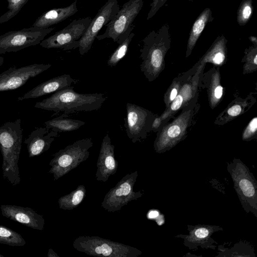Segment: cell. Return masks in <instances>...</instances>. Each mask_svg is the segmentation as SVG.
I'll use <instances>...</instances> for the list:
<instances>
[{
  "label": "cell",
  "mask_w": 257,
  "mask_h": 257,
  "mask_svg": "<svg viewBox=\"0 0 257 257\" xmlns=\"http://www.w3.org/2000/svg\"><path fill=\"white\" fill-rule=\"evenodd\" d=\"M106 99L102 93H79L74 86L60 89L37 102L34 107L55 112L64 113L78 111H90L99 109Z\"/></svg>",
  "instance_id": "6da1fadb"
},
{
  "label": "cell",
  "mask_w": 257,
  "mask_h": 257,
  "mask_svg": "<svg viewBox=\"0 0 257 257\" xmlns=\"http://www.w3.org/2000/svg\"><path fill=\"white\" fill-rule=\"evenodd\" d=\"M257 129V118H252L245 128L243 135L242 139L244 141H248L255 135Z\"/></svg>",
  "instance_id": "1f68e13d"
},
{
  "label": "cell",
  "mask_w": 257,
  "mask_h": 257,
  "mask_svg": "<svg viewBox=\"0 0 257 257\" xmlns=\"http://www.w3.org/2000/svg\"><path fill=\"white\" fill-rule=\"evenodd\" d=\"M159 215V212L157 210H151L150 212L148 213V217L150 219H153L156 216L157 217Z\"/></svg>",
  "instance_id": "d590c367"
},
{
  "label": "cell",
  "mask_w": 257,
  "mask_h": 257,
  "mask_svg": "<svg viewBox=\"0 0 257 257\" xmlns=\"http://www.w3.org/2000/svg\"><path fill=\"white\" fill-rule=\"evenodd\" d=\"M183 110L173 121L162 127L154 142L155 151L157 153H163L175 147L185 138L187 128L193 116L194 103Z\"/></svg>",
  "instance_id": "ba28073f"
},
{
  "label": "cell",
  "mask_w": 257,
  "mask_h": 257,
  "mask_svg": "<svg viewBox=\"0 0 257 257\" xmlns=\"http://www.w3.org/2000/svg\"><path fill=\"white\" fill-rule=\"evenodd\" d=\"M227 164V171L243 209L257 218V181L254 175L239 159L235 158Z\"/></svg>",
  "instance_id": "277c9868"
},
{
  "label": "cell",
  "mask_w": 257,
  "mask_h": 257,
  "mask_svg": "<svg viewBox=\"0 0 257 257\" xmlns=\"http://www.w3.org/2000/svg\"><path fill=\"white\" fill-rule=\"evenodd\" d=\"M4 62V58L0 55V66H1Z\"/></svg>",
  "instance_id": "f35d334b"
},
{
  "label": "cell",
  "mask_w": 257,
  "mask_h": 257,
  "mask_svg": "<svg viewBox=\"0 0 257 257\" xmlns=\"http://www.w3.org/2000/svg\"><path fill=\"white\" fill-rule=\"evenodd\" d=\"M58 133L46 127H37L25 140L29 157L38 156L48 151Z\"/></svg>",
  "instance_id": "d6986e66"
},
{
  "label": "cell",
  "mask_w": 257,
  "mask_h": 257,
  "mask_svg": "<svg viewBox=\"0 0 257 257\" xmlns=\"http://www.w3.org/2000/svg\"><path fill=\"white\" fill-rule=\"evenodd\" d=\"M77 250L93 256L137 257L142 254L132 246L96 236H80L73 242Z\"/></svg>",
  "instance_id": "8992f818"
},
{
  "label": "cell",
  "mask_w": 257,
  "mask_h": 257,
  "mask_svg": "<svg viewBox=\"0 0 257 257\" xmlns=\"http://www.w3.org/2000/svg\"><path fill=\"white\" fill-rule=\"evenodd\" d=\"M2 214L12 220L33 229L42 230L45 225L43 216L30 207L15 205H1Z\"/></svg>",
  "instance_id": "ac0fdd59"
},
{
  "label": "cell",
  "mask_w": 257,
  "mask_h": 257,
  "mask_svg": "<svg viewBox=\"0 0 257 257\" xmlns=\"http://www.w3.org/2000/svg\"><path fill=\"white\" fill-rule=\"evenodd\" d=\"M167 0H152L150 4V10L148 14L147 20H149L153 17L166 3Z\"/></svg>",
  "instance_id": "836d02e7"
},
{
  "label": "cell",
  "mask_w": 257,
  "mask_h": 257,
  "mask_svg": "<svg viewBox=\"0 0 257 257\" xmlns=\"http://www.w3.org/2000/svg\"><path fill=\"white\" fill-rule=\"evenodd\" d=\"M90 17L73 20L63 29L55 33L39 44L47 49L56 48L63 50L75 49L79 41L85 33L91 22Z\"/></svg>",
  "instance_id": "30bf717a"
},
{
  "label": "cell",
  "mask_w": 257,
  "mask_h": 257,
  "mask_svg": "<svg viewBox=\"0 0 257 257\" xmlns=\"http://www.w3.org/2000/svg\"><path fill=\"white\" fill-rule=\"evenodd\" d=\"M189 76L187 75L185 82H182L177 96L167 107L166 111L160 117L155 118L152 125L153 131L155 132L160 128L163 121L174 114L181 107L185 106V104L195 96L193 94H197L199 74L195 73L191 78H189Z\"/></svg>",
  "instance_id": "2e32d148"
},
{
  "label": "cell",
  "mask_w": 257,
  "mask_h": 257,
  "mask_svg": "<svg viewBox=\"0 0 257 257\" xmlns=\"http://www.w3.org/2000/svg\"><path fill=\"white\" fill-rule=\"evenodd\" d=\"M169 26L164 24L157 31H151L142 41L140 57L141 71L149 81L159 76L165 65V55L171 46Z\"/></svg>",
  "instance_id": "7a4b0ae2"
},
{
  "label": "cell",
  "mask_w": 257,
  "mask_h": 257,
  "mask_svg": "<svg viewBox=\"0 0 257 257\" xmlns=\"http://www.w3.org/2000/svg\"><path fill=\"white\" fill-rule=\"evenodd\" d=\"M134 36L135 33L131 32L130 35L121 44L118 45L117 48L111 54L107 60V65L109 66H115L125 56Z\"/></svg>",
  "instance_id": "83f0119b"
},
{
  "label": "cell",
  "mask_w": 257,
  "mask_h": 257,
  "mask_svg": "<svg viewBox=\"0 0 257 257\" xmlns=\"http://www.w3.org/2000/svg\"><path fill=\"white\" fill-rule=\"evenodd\" d=\"M183 78H181V81H179V78L176 79V81L172 83L166 93L165 96V102L167 107L170 105L177 96L181 87Z\"/></svg>",
  "instance_id": "4dcf8cb0"
},
{
  "label": "cell",
  "mask_w": 257,
  "mask_h": 257,
  "mask_svg": "<svg viewBox=\"0 0 257 257\" xmlns=\"http://www.w3.org/2000/svg\"><path fill=\"white\" fill-rule=\"evenodd\" d=\"M144 5V0H129L125 3L114 17L105 26L106 30L96 37L98 40L110 38L118 45L132 32L133 22Z\"/></svg>",
  "instance_id": "52a82bcc"
},
{
  "label": "cell",
  "mask_w": 257,
  "mask_h": 257,
  "mask_svg": "<svg viewBox=\"0 0 257 257\" xmlns=\"http://www.w3.org/2000/svg\"><path fill=\"white\" fill-rule=\"evenodd\" d=\"M0 257H4V256L1 254H0Z\"/></svg>",
  "instance_id": "ab89813d"
},
{
  "label": "cell",
  "mask_w": 257,
  "mask_h": 257,
  "mask_svg": "<svg viewBox=\"0 0 257 257\" xmlns=\"http://www.w3.org/2000/svg\"><path fill=\"white\" fill-rule=\"evenodd\" d=\"M54 28L31 27L18 31H10L0 36V55L15 52L27 47L37 45Z\"/></svg>",
  "instance_id": "8fae6325"
},
{
  "label": "cell",
  "mask_w": 257,
  "mask_h": 257,
  "mask_svg": "<svg viewBox=\"0 0 257 257\" xmlns=\"http://www.w3.org/2000/svg\"><path fill=\"white\" fill-rule=\"evenodd\" d=\"M86 190L83 185H79L75 190L58 199L60 209L72 210L76 208L85 197Z\"/></svg>",
  "instance_id": "484cf974"
},
{
  "label": "cell",
  "mask_w": 257,
  "mask_h": 257,
  "mask_svg": "<svg viewBox=\"0 0 257 257\" xmlns=\"http://www.w3.org/2000/svg\"><path fill=\"white\" fill-rule=\"evenodd\" d=\"M51 64H34L20 68L11 67L0 73V92L18 89L30 79L47 70Z\"/></svg>",
  "instance_id": "5bb4252c"
},
{
  "label": "cell",
  "mask_w": 257,
  "mask_h": 257,
  "mask_svg": "<svg viewBox=\"0 0 257 257\" xmlns=\"http://www.w3.org/2000/svg\"><path fill=\"white\" fill-rule=\"evenodd\" d=\"M23 140L21 119L0 125V150L3 157V176L12 185L21 182L18 162Z\"/></svg>",
  "instance_id": "3957f363"
},
{
  "label": "cell",
  "mask_w": 257,
  "mask_h": 257,
  "mask_svg": "<svg viewBox=\"0 0 257 257\" xmlns=\"http://www.w3.org/2000/svg\"><path fill=\"white\" fill-rule=\"evenodd\" d=\"M217 249L218 254L216 256H255L253 246L246 240H240L230 248L221 245Z\"/></svg>",
  "instance_id": "d4e9b609"
},
{
  "label": "cell",
  "mask_w": 257,
  "mask_h": 257,
  "mask_svg": "<svg viewBox=\"0 0 257 257\" xmlns=\"http://www.w3.org/2000/svg\"><path fill=\"white\" fill-rule=\"evenodd\" d=\"M248 39L249 41L253 44V46H257V38L255 36H249Z\"/></svg>",
  "instance_id": "8d00e7d4"
},
{
  "label": "cell",
  "mask_w": 257,
  "mask_h": 257,
  "mask_svg": "<svg viewBox=\"0 0 257 257\" xmlns=\"http://www.w3.org/2000/svg\"><path fill=\"white\" fill-rule=\"evenodd\" d=\"M48 256L49 257H59V256L51 249L50 248L48 253Z\"/></svg>",
  "instance_id": "74e56055"
},
{
  "label": "cell",
  "mask_w": 257,
  "mask_h": 257,
  "mask_svg": "<svg viewBox=\"0 0 257 257\" xmlns=\"http://www.w3.org/2000/svg\"><path fill=\"white\" fill-rule=\"evenodd\" d=\"M138 176L137 171L128 173L111 188L105 195L101 202L102 207L110 212L120 210L128 202L141 198L142 191L135 192L134 186Z\"/></svg>",
  "instance_id": "9c48e42d"
},
{
  "label": "cell",
  "mask_w": 257,
  "mask_h": 257,
  "mask_svg": "<svg viewBox=\"0 0 257 257\" xmlns=\"http://www.w3.org/2000/svg\"><path fill=\"white\" fill-rule=\"evenodd\" d=\"M77 0L69 6L53 9L39 16L33 24V27L48 28L51 26L64 21L78 12Z\"/></svg>",
  "instance_id": "44dd1931"
},
{
  "label": "cell",
  "mask_w": 257,
  "mask_h": 257,
  "mask_svg": "<svg viewBox=\"0 0 257 257\" xmlns=\"http://www.w3.org/2000/svg\"><path fill=\"white\" fill-rule=\"evenodd\" d=\"M227 40L223 35L218 36L198 64L210 62L215 65L223 64L226 58Z\"/></svg>",
  "instance_id": "603a6c76"
},
{
  "label": "cell",
  "mask_w": 257,
  "mask_h": 257,
  "mask_svg": "<svg viewBox=\"0 0 257 257\" xmlns=\"http://www.w3.org/2000/svg\"><path fill=\"white\" fill-rule=\"evenodd\" d=\"M188 1H192L193 0H188Z\"/></svg>",
  "instance_id": "60d3db41"
},
{
  "label": "cell",
  "mask_w": 257,
  "mask_h": 257,
  "mask_svg": "<svg viewBox=\"0 0 257 257\" xmlns=\"http://www.w3.org/2000/svg\"><path fill=\"white\" fill-rule=\"evenodd\" d=\"M8 11L0 17V24L7 22L16 16L29 0H7Z\"/></svg>",
  "instance_id": "f546056e"
},
{
  "label": "cell",
  "mask_w": 257,
  "mask_h": 257,
  "mask_svg": "<svg viewBox=\"0 0 257 257\" xmlns=\"http://www.w3.org/2000/svg\"><path fill=\"white\" fill-rule=\"evenodd\" d=\"M188 234H178L177 238L184 240V245L190 250H195L200 246L203 249L215 250L217 242L211 237L215 232L222 231L223 228L215 225L196 224L187 225Z\"/></svg>",
  "instance_id": "9a60e30c"
},
{
  "label": "cell",
  "mask_w": 257,
  "mask_h": 257,
  "mask_svg": "<svg viewBox=\"0 0 257 257\" xmlns=\"http://www.w3.org/2000/svg\"><path fill=\"white\" fill-rule=\"evenodd\" d=\"M245 64H251L256 67L257 62V46H251L245 50V55L244 57Z\"/></svg>",
  "instance_id": "d6a6232c"
},
{
  "label": "cell",
  "mask_w": 257,
  "mask_h": 257,
  "mask_svg": "<svg viewBox=\"0 0 257 257\" xmlns=\"http://www.w3.org/2000/svg\"><path fill=\"white\" fill-rule=\"evenodd\" d=\"M77 82L78 80L73 79L70 75L63 74L40 83L23 95L19 97L18 100L38 98L69 87Z\"/></svg>",
  "instance_id": "ffe728a7"
},
{
  "label": "cell",
  "mask_w": 257,
  "mask_h": 257,
  "mask_svg": "<svg viewBox=\"0 0 257 257\" xmlns=\"http://www.w3.org/2000/svg\"><path fill=\"white\" fill-rule=\"evenodd\" d=\"M66 113L55 117L44 122L45 127L58 133L75 131L85 124V122L79 119L67 117Z\"/></svg>",
  "instance_id": "cb8c5ba5"
},
{
  "label": "cell",
  "mask_w": 257,
  "mask_h": 257,
  "mask_svg": "<svg viewBox=\"0 0 257 257\" xmlns=\"http://www.w3.org/2000/svg\"><path fill=\"white\" fill-rule=\"evenodd\" d=\"M213 20L212 12L209 8L205 9L197 18L189 33L187 45L186 57L191 54L206 25L213 22Z\"/></svg>",
  "instance_id": "7402d4cb"
},
{
  "label": "cell",
  "mask_w": 257,
  "mask_h": 257,
  "mask_svg": "<svg viewBox=\"0 0 257 257\" xmlns=\"http://www.w3.org/2000/svg\"><path fill=\"white\" fill-rule=\"evenodd\" d=\"M253 13L252 0H242L237 11V22L239 26H244L250 20Z\"/></svg>",
  "instance_id": "f1b7e54d"
},
{
  "label": "cell",
  "mask_w": 257,
  "mask_h": 257,
  "mask_svg": "<svg viewBox=\"0 0 257 257\" xmlns=\"http://www.w3.org/2000/svg\"><path fill=\"white\" fill-rule=\"evenodd\" d=\"M0 243L13 246H22L26 244V242L20 233L0 225Z\"/></svg>",
  "instance_id": "4316f807"
},
{
  "label": "cell",
  "mask_w": 257,
  "mask_h": 257,
  "mask_svg": "<svg viewBox=\"0 0 257 257\" xmlns=\"http://www.w3.org/2000/svg\"><path fill=\"white\" fill-rule=\"evenodd\" d=\"M96 167V180L103 182L107 181L117 170L118 162L115 158L114 146L112 144L108 134L102 139Z\"/></svg>",
  "instance_id": "e0dca14e"
},
{
  "label": "cell",
  "mask_w": 257,
  "mask_h": 257,
  "mask_svg": "<svg viewBox=\"0 0 257 257\" xmlns=\"http://www.w3.org/2000/svg\"><path fill=\"white\" fill-rule=\"evenodd\" d=\"M126 109L124 126L126 135L133 143L141 142L152 131L155 115L150 110L130 102L126 103Z\"/></svg>",
  "instance_id": "7c38bea8"
},
{
  "label": "cell",
  "mask_w": 257,
  "mask_h": 257,
  "mask_svg": "<svg viewBox=\"0 0 257 257\" xmlns=\"http://www.w3.org/2000/svg\"><path fill=\"white\" fill-rule=\"evenodd\" d=\"M91 138L80 139L54 154L49 163L48 173L56 181L77 168L89 156V150L93 146Z\"/></svg>",
  "instance_id": "5b68a950"
},
{
  "label": "cell",
  "mask_w": 257,
  "mask_h": 257,
  "mask_svg": "<svg viewBox=\"0 0 257 257\" xmlns=\"http://www.w3.org/2000/svg\"><path fill=\"white\" fill-rule=\"evenodd\" d=\"M241 105L238 103H235L227 109L226 114L230 118L238 116L241 113Z\"/></svg>",
  "instance_id": "e575fe53"
},
{
  "label": "cell",
  "mask_w": 257,
  "mask_h": 257,
  "mask_svg": "<svg viewBox=\"0 0 257 257\" xmlns=\"http://www.w3.org/2000/svg\"><path fill=\"white\" fill-rule=\"evenodd\" d=\"M119 9L117 0H108L100 8L79 41L78 48L81 55L90 50L100 30L114 17Z\"/></svg>",
  "instance_id": "4fadbf2b"
}]
</instances>
